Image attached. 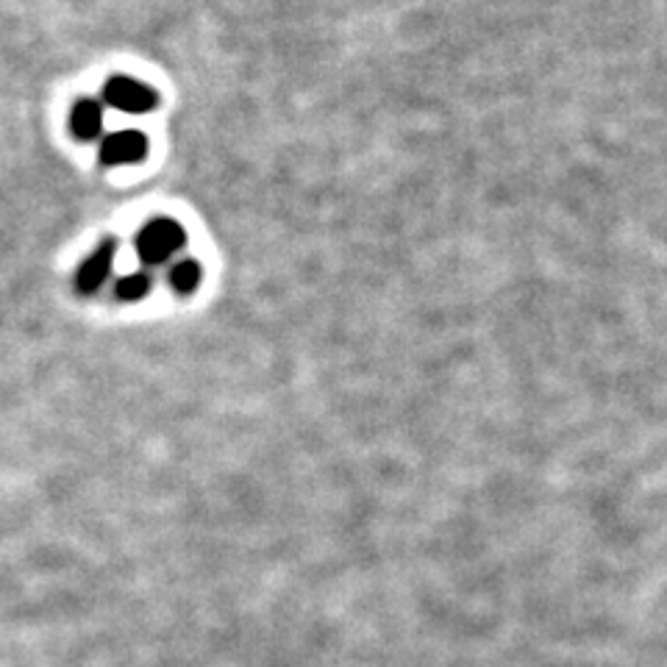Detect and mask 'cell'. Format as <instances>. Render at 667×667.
I'll return each mask as SVG.
<instances>
[{
  "label": "cell",
  "instance_id": "52a82bcc",
  "mask_svg": "<svg viewBox=\"0 0 667 667\" xmlns=\"http://www.w3.org/2000/svg\"><path fill=\"white\" fill-rule=\"evenodd\" d=\"M115 293H117V298L128 301V304H131V301H143L145 295L150 293V278L145 276V273H131V276H126L117 282Z\"/></svg>",
  "mask_w": 667,
  "mask_h": 667
},
{
  "label": "cell",
  "instance_id": "7a4b0ae2",
  "mask_svg": "<svg viewBox=\"0 0 667 667\" xmlns=\"http://www.w3.org/2000/svg\"><path fill=\"white\" fill-rule=\"evenodd\" d=\"M106 104L115 106V109L126 111V115H148L156 104H159V95L143 81H134V78L117 76L106 84L104 89Z\"/></svg>",
  "mask_w": 667,
  "mask_h": 667
},
{
  "label": "cell",
  "instance_id": "6da1fadb",
  "mask_svg": "<svg viewBox=\"0 0 667 667\" xmlns=\"http://www.w3.org/2000/svg\"><path fill=\"white\" fill-rule=\"evenodd\" d=\"M184 243H187L184 228L176 220H170V217H159V220H150L137 234V254L145 265H161L173 254H178L184 248Z\"/></svg>",
  "mask_w": 667,
  "mask_h": 667
},
{
  "label": "cell",
  "instance_id": "3957f363",
  "mask_svg": "<svg viewBox=\"0 0 667 667\" xmlns=\"http://www.w3.org/2000/svg\"><path fill=\"white\" fill-rule=\"evenodd\" d=\"M145 154H148V139L143 131H134V128L109 134L100 145V161L109 167L134 165V161H143Z\"/></svg>",
  "mask_w": 667,
  "mask_h": 667
},
{
  "label": "cell",
  "instance_id": "8992f818",
  "mask_svg": "<svg viewBox=\"0 0 667 667\" xmlns=\"http://www.w3.org/2000/svg\"><path fill=\"white\" fill-rule=\"evenodd\" d=\"M200 276H204V273H200L198 262L184 259V262H178V265L170 267V287L176 290V293L189 295L200 284Z\"/></svg>",
  "mask_w": 667,
  "mask_h": 667
},
{
  "label": "cell",
  "instance_id": "5b68a950",
  "mask_svg": "<svg viewBox=\"0 0 667 667\" xmlns=\"http://www.w3.org/2000/svg\"><path fill=\"white\" fill-rule=\"evenodd\" d=\"M104 128V109L95 100H81L70 115V131L76 139H95Z\"/></svg>",
  "mask_w": 667,
  "mask_h": 667
},
{
  "label": "cell",
  "instance_id": "277c9868",
  "mask_svg": "<svg viewBox=\"0 0 667 667\" xmlns=\"http://www.w3.org/2000/svg\"><path fill=\"white\" fill-rule=\"evenodd\" d=\"M115 254H117V239H104V243L98 245V251L84 262L76 278L78 290H81L84 295H92L104 287L106 278H109L111 273V265H115Z\"/></svg>",
  "mask_w": 667,
  "mask_h": 667
}]
</instances>
